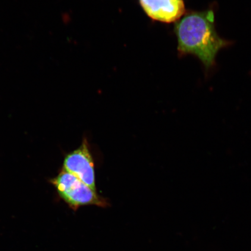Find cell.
<instances>
[{
  "label": "cell",
  "instance_id": "6da1fadb",
  "mask_svg": "<svg viewBox=\"0 0 251 251\" xmlns=\"http://www.w3.org/2000/svg\"><path fill=\"white\" fill-rule=\"evenodd\" d=\"M178 50L181 54L195 55L208 69L214 64L219 50L228 42L218 36L212 10L191 12L175 24Z\"/></svg>",
  "mask_w": 251,
  "mask_h": 251
},
{
  "label": "cell",
  "instance_id": "7a4b0ae2",
  "mask_svg": "<svg viewBox=\"0 0 251 251\" xmlns=\"http://www.w3.org/2000/svg\"><path fill=\"white\" fill-rule=\"evenodd\" d=\"M54 183L62 199L75 209L86 205L106 208L109 205L107 200L99 195L97 191L65 170L58 176Z\"/></svg>",
  "mask_w": 251,
  "mask_h": 251
},
{
  "label": "cell",
  "instance_id": "3957f363",
  "mask_svg": "<svg viewBox=\"0 0 251 251\" xmlns=\"http://www.w3.org/2000/svg\"><path fill=\"white\" fill-rule=\"evenodd\" d=\"M64 165L65 171L97 191L94 159L86 139L83 140L79 148L66 156Z\"/></svg>",
  "mask_w": 251,
  "mask_h": 251
},
{
  "label": "cell",
  "instance_id": "277c9868",
  "mask_svg": "<svg viewBox=\"0 0 251 251\" xmlns=\"http://www.w3.org/2000/svg\"><path fill=\"white\" fill-rule=\"evenodd\" d=\"M139 2L150 18L161 23L178 21L186 12L183 0H139Z\"/></svg>",
  "mask_w": 251,
  "mask_h": 251
}]
</instances>
